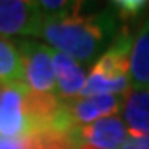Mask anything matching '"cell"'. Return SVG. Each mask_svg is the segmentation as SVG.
Segmentation results:
<instances>
[{
    "instance_id": "cell-12",
    "label": "cell",
    "mask_w": 149,
    "mask_h": 149,
    "mask_svg": "<svg viewBox=\"0 0 149 149\" xmlns=\"http://www.w3.org/2000/svg\"><path fill=\"white\" fill-rule=\"evenodd\" d=\"M0 83H25L18 47L3 37H0Z\"/></svg>"
},
{
    "instance_id": "cell-14",
    "label": "cell",
    "mask_w": 149,
    "mask_h": 149,
    "mask_svg": "<svg viewBox=\"0 0 149 149\" xmlns=\"http://www.w3.org/2000/svg\"><path fill=\"white\" fill-rule=\"evenodd\" d=\"M148 0H116L111 2V8L118 13L121 20H134L144 10H148Z\"/></svg>"
},
{
    "instance_id": "cell-9",
    "label": "cell",
    "mask_w": 149,
    "mask_h": 149,
    "mask_svg": "<svg viewBox=\"0 0 149 149\" xmlns=\"http://www.w3.org/2000/svg\"><path fill=\"white\" fill-rule=\"evenodd\" d=\"M53 70L56 80V95L60 100H74L85 88L86 74L78 61L53 50Z\"/></svg>"
},
{
    "instance_id": "cell-4",
    "label": "cell",
    "mask_w": 149,
    "mask_h": 149,
    "mask_svg": "<svg viewBox=\"0 0 149 149\" xmlns=\"http://www.w3.org/2000/svg\"><path fill=\"white\" fill-rule=\"evenodd\" d=\"M25 83H0V136L25 139L30 136V124L25 114Z\"/></svg>"
},
{
    "instance_id": "cell-11",
    "label": "cell",
    "mask_w": 149,
    "mask_h": 149,
    "mask_svg": "<svg viewBox=\"0 0 149 149\" xmlns=\"http://www.w3.org/2000/svg\"><path fill=\"white\" fill-rule=\"evenodd\" d=\"M131 86H149V17L133 42L129 56Z\"/></svg>"
},
{
    "instance_id": "cell-10",
    "label": "cell",
    "mask_w": 149,
    "mask_h": 149,
    "mask_svg": "<svg viewBox=\"0 0 149 149\" xmlns=\"http://www.w3.org/2000/svg\"><path fill=\"white\" fill-rule=\"evenodd\" d=\"M61 100L55 93H40L28 88L25 96V114H27L30 131L37 133L42 129H48L50 123L61 106Z\"/></svg>"
},
{
    "instance_id": "cell-5",
    "label": "cell",
    "mask_w": 149,
    "mask_h": 149,
    "mask_svg": "<svg viewBox=\"0 0 149 149\" xmlns=\"http://www.w3.org/2000/svg\"><path fill=\"white\" fill-rule=\"evenodd\" d=\"M45 17L38 2L0 0V35H35L40 37Z\"/></svg>"
},
{
    "instance_id": "cell-15",
    "label": "cell",
    "mask_w": 149,
    "mask_h": 149,
    "mask_svg": "<svg viewBox=\"0 0 149 149\" xmlns=\"http://www.w3.org/2000/svg\"><path fill=\"white\" fill-rule=\"evenodd\" d=\"M0 149H27V139L0 136Z\"/></svg>"
},
{
    "instance_id": "cell-3",
    "label": "cell",
    "mask_w": 149,
    "mask_h": 149,
    "mask_svg": "<svg viewBox=\"0 0 149 149\" xmlns=\"http://www.w3.org/2000/svg\"><path fill=\"white\" fill-rule=\"evenodd\" d=\"M17 47L23 63L25 85L33 91L56 95L53 48L37 42H22Z\"/></svg>"
},
{
    "instance_id": "cell-8",
    "label": "cell",
    "mask_w": 149,
    "mask_h": 149,
    "mask_svg": "<svg viewBox=\"0 0 149 149\" xmlns=\"http://www.w3.org/2000/svg\"><path fill=\"white\" fill-rule=\"evenodd\" d=\"M128 138L149 134V86H131L123 106Z\"/></svg>"
},
{
    "instance_id": "cell-16",
    "label": "cell",
    "mask_w": 149,
    "mask_h": 149,
    "mask_svg": "<svg viewBox=\"0 0 149 149\" xmlns=\"http://www.w3.org/2000/svg\"><path fill=\"white\" fill-rule=\"evenodd\" d=\"M121 149H149V134L143 138H128Z\"/></svg>"
},
{
    "instance_id": "cell-2",
    "label": "cell",
    "mask_w": 149,
    "mask_h": 149,
    "mask_svg": "<svg viewBox=\"0 0 149 149\" xmlns=\"http://www.w3.org/2000/svg\"><path fill=\"white\" fill-rule=\"evenodd\" d=\"M134 38L128 32L118 33L106 52L96 60L78 98L101 95H126L131 88L129 56Z\"/></svg>"
},
{
    "instance_id": "cell-6",
    "label": "cell",
    "mask_w": 149,
    "mask_h": 149,
    "mask_svg": "<svg viewBox=\"0 0 149 149\" xmlns=\"http://www.w3.org/2000/svg\"><path fill=\"white\" fill-rule=\"evenodd\" d=\"M126 95H101L90 98H74L66 101L68 109L78 126H88L101 118L118 116L124 106Z\"/></svg>"
},
{
    "instance_id": "cell-13",
    "label": "cell",
    "mask_w": 149,
    "mask_h": 149,
    "mask_svg": "<svg viewBox=\"0 0 149 149\" xmlns=\"http://www.w3.org/2000/svg\"><path fill=\"white\" fill-rule=\"evenodd\" d=\"M81 129V128H80ZM80 129L74 134L58 133L53 129H42L30 134L27 139V149H78L81 144Z\"/></svg>"
},
{
    "instance_id": "cell-17",
    "label": "cell",
    "mask_w": 149,
    "mask_h": 149,
    "mask_svg": "<svg viewBox=\"0 0 149 149\" xmlns=\"http://www.w3.org/2000/svg\"><path fill=\"white\" fill-rule=\"evenodd\" d=\"M78 149H96V148L91 146V144H88V143H81L80 146H78Z\"/></svg>"
},
{
    "instance_id": "cell-1",
    "label": "cell",
    "mask_w": 149,
    "mask_h": 149,
    "mask_svg": "<svg viewBox=\"0 0 149 149\" xmlns=\"http://www.w3.org/2000/svg\"><path fill=\"white\" fill-rule=\"evenodd\" d=\"M81 8L56 18H47L42 35L52 47L74 61H93L106 52L118 35L113 8L81 15Z\"/></svg>"
},
{
    "instance_id": "cell-7",
    "label": "cell",
    "mask_w": 149,
    "mask_h": 149,
    "mask_svg": "<svg viewBox=\"0 0 149 149\" xmlns=\"http://www.w3.org/2000/svg\"><path fill=\"white\" fill-rule=\"evenodd\" d=\"M81 143H88L96 149H121L128 139V131L119 116L101 118L80 129Z\"/></svg>"
}]
</instances>
